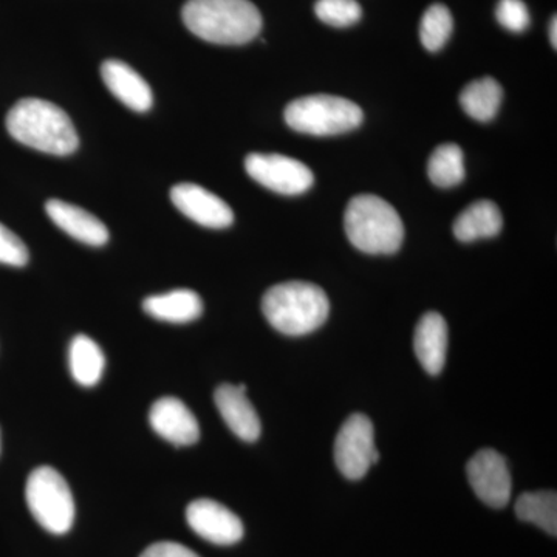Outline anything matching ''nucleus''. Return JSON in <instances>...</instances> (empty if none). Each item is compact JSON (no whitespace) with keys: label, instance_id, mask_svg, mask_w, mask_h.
<instances>
[{"label":"nucleus","instance_id":"nucleus-1","mask_svg":"<svg viewBox=\"0 0 557 557\" xmlns=\"http://www.w3.org/2000/svg\"><path fill=\"white\" fill-rule=\"evenodd\" d=\"M7 131L21 145L50 156H70L79 146L78 132L67 113L39 98L17 101L7 115Z\"/></svg>","mask_w":557,"mask_h":557},{"label":"nucleus","instance_id":"nucleus-2","mask_svg":"<svg viewBox=\"0 0 557 557\" xmlns=\"http://www.w3.org/2000/svg\"><path fill=\"white\" fill-rule=\"evenodd\" d=\"M182 17L197 38L219 46H244L262 30V16L249 0H188Z\"/></svg>","mask_w":557,"mask_h":557},{"label":"nucleus","instance_id":"nucleus-3","mask_svg":"<svg viewBox=\"0 0 557 557\" xmlns=\"http://www.w3.org/2000/svg\"><path fill=\"white\" fill-rule=\"evenodd\" d=\"M271 327L288 336L309 335L327 321L330 302L324 289L310 282L274 285L262 299Z\"/></svg>","mask_w":557,"mask_h":557},{"label":"nucleus","instance_id":"nucleus-4","mask_svg":"<svg viewBox=\"0 0 557 557\" xmlns=\"http://www.w3.org/2000/svg\"><path fill=\"white\" fill-rule=\"evenodd\" d=\"M344 228L351 245L368 255H394L405 240V225L397 209L372 194L348 201Z\"/></svg>","mask_w":557,"mask_h":557},{"label":"nucleus","instance_id":"nucleus-5","mask_svg":"<svg viewBox=\"0 0 557 557\" xmlns=\"http://www.w3.org/2000/svg\"><path fill=\"white\" fill-rule=\"evenodd\" d=\"M285 121L293 131L314 137L346 134L361 126L362 110L354 101L333 95H310L289 102Z\"/></svg>","mask_w":557,"mask_h":557},{"label":"nucleus","instance_id":"nucleus-6","mask_svg":"<svg viewBox=\"0 0 557 557\" xmlns=\"http://www.w3.org/2000/svg\"><path fill=\"white\" fill-rule=\"evenodd\" d=\"M33 518L51 534L69 533L75 522V500L67 480L57 469L36 468L25 486Z\"/></svg>","mask_w":557,"mask_h":557},{"label":"nucleus","instance_id":"nucleus-7","mask_svg":"<svg viewBox=\"0 0 557 557\" xmlns=\"http://www.w3.org/2000/svg\"><path fill=\"white\" fill-rule=\"evenodd\" d=\"M335 461L341 474L348 480H359L368 474L372 465L379 463L372 421L362 413L347 418L335 442Z\"/></svg>","mask_w":557,"mask_h":557},{"label":"nucleus","instance_id":"nucleus-8","mask_svg":"<svg viewBox=\"0 0 557 557\" xmlns=\"http://www.w3.org/2000/svg\"><path fill=\"white\" fill-rule=\"evenodd\" d=\"M245 170L263 188L282 194L299 196L313 186L314 175L302 161L281 153H249Z\"/></svg>","mask_w":557,"mask_h":557},{"label":"nucleus","instance_id":"nucleus-9","mask_svg":"<svg viewBox=\"0 0 557 557\" xmlns=\"http://www.w3.org/2000/svg\"><path fill=\"white\" fill-rule=\"evenodd\" d=\"M467 474L475 496L491 508H505L511 498L507 460L494 449H482L469 460Z\"/></svg>","mask_w":557,"mask_h":557},{"label":"nucleus","instance_id":"nucleus-10","mask_svg":"<svg viewBox=\"0 0 557 557\" xmlns=\"http://www.w3.org/2000/svg\"><path fill=\"white\" fill-rule=\"evenodd\" d=\"M188 525L197 536L214 545H234L244 537V523L231 509L211 498L194 500L186 509Z\"/></svg>","mask_w":557,"mask_h":557},{"label":"nucleus","instance_id":"nucleus-11","mask_svg":"<svg viewBox=\"0 0 557 557\" xmlns=\"http://www.w3.org/2000/svg\"><path fill=\"white\" fill-rule=\"evenodd\" d=\"M171 200L182 214L212 230L228 228L233 225V209L215 194L196 183H180L171 189Z\"/></svg>","mask_w":557,"mask_h":557},{"label":"nucleus","instance_id":"nucleus-12","mask_svg":"<svg viewBox=\"0 0 557 557\" xmlns=\"http://www.w3.org/2000/svg\"><path fill=\"white\" fill-rule=\"evenodd\" d=\"M149 423L161 438L168 440L172 445L190 446L199 442V421L182 399L163 397L153 403Z\"/></svg>","mask_w":557,"mask_h":557},{"label":"nucleus","instance_id":"nucleus-13","mask_svg":"<svg viewBox=\"0 0 557 557\" xmlns=\"http://www.w3.org/2000/svg\"><path fill=\"white\" fill-rule=\"evenodd\" d=\"M215 406L226 426L244 440L252 443L260 437V418L247 397V386L239 384H222L214 394Z\"/></svg>","mask_w":557,"mask_h":557},{"label":"nucleus","instance_id":"nucleus-14","mask_svg":"<svg viewBox=\"0 0 557 557\" xmlns=\"http://www.w3.org/2000/svg\"><path fill=\"white\" fill-rule=\"evenodd\" d=\"M46 211L51 222L73 239L91 247H102L108 244L109 230L100 219L95 218L86 209L53 199L47 201Z\"/></svg>","mask_w":557,"mask_h":557},{"label":"nucleus","instance_id":"nucleus-15","mask_svg":"<svg viewBox=\"0 0 557 557\" xmlns=\"http://www.w3.org/2000/svg\"><path fill=\"white\" fill-rule=\"evenodd\" d=\"M101 78L113 97L135 112H148L153 104L149 84L126 62L108 60L102 62Z\"/></svg>","mask_w":557,"mask_h":557},{"label":"nucleus","instance_id":"nucleus-16","mask_svg":"<svg viewBox=\"0 0 557 557\" xmlns=\"http://www.w3.org/2000/svg\"><path fill=\"white\" fill-rule=\"evenodd\" d=\"M413 350L428 373H442L448 354V325L442 314L429 311L420 319L413 335Z\"/></svg>","mask_w":557,"mask_h":557},{"label":"nucleus","instance_id":"nucleus-17","mask_svg":"<svg viewBox=\"0 0 557 557\" xmlns=\"http://www.w3.org/2000/svg\"><path fill=\"white\" fill-rule=\"evenodd\" d=\"M143 310L150 318L171 324H186L203 314V300L193 289H172L163 295L149 296L143 302Z\"/></svg>","mask_w":557,"mask_h":557},{"label":"nucleus","instance_id":"nucleus-18","mask_svg":"<svg viewBox=\"0 0 557 557\" xmlns=\"http://www.w3.org/2000/svg\"><path fill=\"white\" fill-rule=\"evenodd\" d=\"M504 228L500 209L491 200H479L465 209L454 223V234L460 242L469 244L497 236Z\"/></svg>","mask_w":557,"mask_h":557},{"label":"nucleus","instance_id":"nucleus-19","mask_svg":"<svg viewBox=\"0 0 557 557\" xmlns=\"http://www.w3.org/2000/svg\"><path fill=\"white\" fill-rule=\"evenodd\" d=\"M69 366L73 380L81 386H97L104 373V354L89 336L78 335L70 343Z\"/></svg>","mask_w":557,"mask_h":557},{"label":"nucleus","instance_id":"nucleus-20","mask_svg":"<svg viewBox=\"0 0 557 557\" xmlns=\"http://www.w3.org/2000/svg\"><path fill=\"white\" fill-rule=\"evenodd\" d=\"M502 98H504V89L500 84L486 76V78L472 81L465 87L460 95V104L472 120L487 123L497 115Z\"/></svg>","mask_w":557,"mask_h":557},{"label":"nucleus","instance_id":"nucleus-21","mask_svg":"<svg viewBox=\"0 0 557 557\" xmlns=\"http://www.w3.org/2000/svg\"><path fill=\"white\" fill-rule=\"evenodd\" d=\"M516 515L523 522L533 523L556 537L557 497L555 491H534V493L522 494L516 502Z\"/></svg>","mask_w":557,"mask_h":557},{"label":"nucleus","instance_id":"nucleus-22","mask_svg":"<svg viewBox=\"0 0 557 557\" xmlns=\"http://www.w3.org/2000/svg\"><path fill=\"white\" fill-rule=\"evenodd\" d=\"M428 175L440 188L460 185L465 178V157L460 146L453 143L438 146L429 159Z\"/></svg>","mask_w":557,"mask_h":557},{"label":"nucleus","instance_id":"nucleus-23","mask_svg":"<svg viewBox=\"0 0 557 557\" xmlns=\"http://www.w3.org/2000/svg\"><path fill=\"white\" fill-rule=\"evenodd\" d=\"M454 30L453 14L443 3H434L424 11L420 24V39L424 49L438 51L445 47Z\"/></svg>","mask_w":557,"mask_h":557},{"label":"nucleus","instance_id":"nucleus-24","mask_svg":"<svg viewBox=\"0 0 557 557\" xmlns=\"http://www.w3.org/2000/svg\"><path fill=\"white\" fill-rule=\"evenodd\" d=\"M314 13L332 27H350L361 20L362 9L357 0H318Z\"/></svg>","mask_w":557,"mask_h":557},{"label":"nucleus","instance_id":"nucleus-25","mask_svg":"<svg viewBox=\"0 0 557 557\" xmlns=\"http://www.w3.org/2000/svg\"><path fill=\"white\" fill-rule=\"evenodd\" d=\"M496 17L502 27L512 33L525 32L530 25V11L523 0H498Z\"/></svg>","mask_w":557,"mask_h":557},{"label":"nucleus","instance_id":"nucleus-26","mask_svg":"<svg viewBox=\"0 0 557 557\" xmlns=\"http://www.w3.org/2000/svg\"><path fill=\"white\" fill-rule=\"evenodd\" d=\"M28 248L24 242L0 223V263L10 267H25L28 263Z\"/></svg>","mask_w":557,"mask_h":557},{"label":"nucleus","instance_id":"nucleus-27","mask_svg":"<svg viewBox=\"0 0 557 557\" xmlns=\"http://www.w3.org/2000/svg\"><path fill=\"white\" fill-rule=\"evenodd\" d=\"M139 557H200L193 549L177 542H157L143 552Z\"/></svg>","mask_w":557,"mask_h":557},{"label":"nucleus","instance_id":"nucleus-28","mask_svg":"<svg viewBox=\"0 0 557 557\" xmlns=\"http://www.w3.org/2000/svg\"><path fill=\"white\" fill-rule=\"evenodd\" d=\"M556 30H557V20H556V16H553L552 24H549V42L553 44V47H555V50L557 47Z\"/></svg>","mask_w":557,"mask_h":557}]
</instances>
